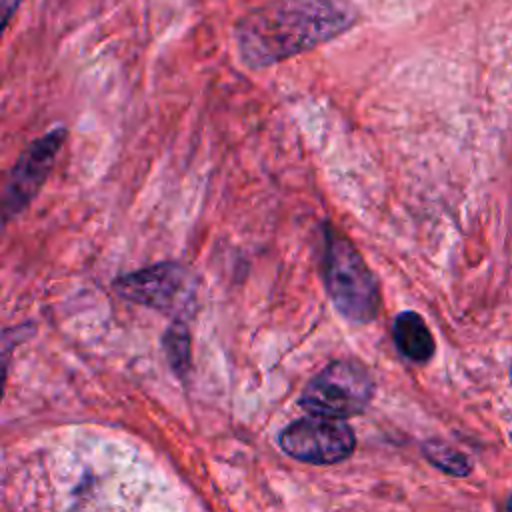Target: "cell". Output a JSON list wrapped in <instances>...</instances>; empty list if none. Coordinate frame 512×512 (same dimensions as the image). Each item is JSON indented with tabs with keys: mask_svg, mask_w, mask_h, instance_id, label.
<instances>
[{
	"mask_svg": "<svg viewBox=\"0 0 512 512\" xmlns=\"http://www.w3.org/2000/svg\"><path fill=\"white\" fill-rule=\"evenodd\" d=\"M356 10L346 0H272L236 24V46L250 68H266L346 32Z\"/></svg>",
	"mask_w": 512,
	"mask_h": 512,
	"instance_id": "cell-1",
	"label": "cell"
},
{
	"mask_svg": "<svg viewBox=\"0 0 512 512\" xmlns=\"http://www.w3.org/2000/svg\"><path fill=\"white\" fill-rule=\"evenodd\" d=\"M510 382H512V366H510Z\"/></svg>",
	"mask_w": 512,
	"mask_h": 512,
	"instance_id": "cell-11",
	"label": "cell"
},
{
	"mask_svg": "<svg viewBox=\"0 0 512 512\" xmlns=\"http://www.w3.org/2000/svg\"><path fill=\"white\" fill-rule=\"evenodd\" d=\"M504 506H506V510H512V494H510V498L506 500V504H504Z\"/></svg>",
	"mask_w": 512,
	"mask_h": 512,
	"instance_id": "cell-10",
	"label": "cell"
},
{
	"mask_svg": "<svg viewBox=\"0 0 512 512\" xmlns=\"http://www.w3.org/2000/svg\"><path fill=\"white\" fill-rule=\"evenodd\" d=\"M422 454L432 466L450 476H468L472 470L470 460L460 450L442 440H426L422 444Z\"/></svg>",
	"mask_w": 512,
	"mask_h": 512,
	"instance_id": "cell-8",
	"label": "cell"
},
{
	"mask_svg": "<svg viewBox=\"0 0 512 512\" xmlns=\"http://www.w3.org/2000/svg\"><path fill=\"white\" fill-rule=\"evenodd\" d=\"M322 276L336 310L350 322H372L380 310V288L358 248L336 228L324 226Z\"/></svg>",
	"mask_w": 512,
	"mask_h": 512,
	"instance_id": "cell-2",
	"label": "cell"
},
{
	"mask_svg": "<svg viewBox=\"0 0 512 512\" xmlns=\"http://www.w3.org/2000/svg\"><path fill=\"white\" fill-rule=\"evenodd\" d=\"M164 350L166 358L172 366V370L184 378L186 372L190 370V334L188 326L182 320H176L170 324V328L164 334Z\"/></svg>",
	"mask_w": 512,
	"mask_h": 512,
	"instance_id": "cell-9",
	"label": "cell"
},
{
	"mask_svg": "<svg viewBox=\"0 0 512 512\" xmlns=\"http://www.w3.org/2000/svg\"><path fill=\"white\" fill-rule=\"evenodd\" d=\"M370 370L352 358H340L324 366L302 390L300 406L308 414L328 418H350L362 414L374 398Z\"/></svg>",
	"mask_w": 512,
	"mask_h": 512,
	"instance_id": "cell-3",
	"label": "cell"
},
{
	"mask_svg": "<svg viewBox=\"0 0 512 512\" xmlns=\"http://www.w3.org/2000/svg\"><path fill=\"white\" fill-rule=\"evenodd\" d=\"M278 444L294 460L330 466L346 460L354 452L356 436L340 418L310 414L284 426Z\"/></svg>",
	"mask_w": 512,
	"mask_h": 512,
	"instance_id": "cell-4",
	"label": "cell"
},
{
	"mask_svg": "<svg viewBox=\"0 0 512 512\" xmlns=\"http://www.w3.org/2000/svg\"><path fill=\"white\" fill-rule=\"evenodd\" d=\"M392 334H394V344L398 352L410 362L424 364L434 356V350H436L434 336L418 312L404 310L396 314Z\"/></svg>",
	"mask_w": 512,
	"mask_h": 512,
	"instance_id": "cell-7",
	"label": "cell"
},
{
	"mask_svg": "<svg viewBox=\"0 0 512 512\" xmlns=\"http://www.w3.org/2000/svg\"><path fill=\"white\" fill-rule=\"evenodd\" d=\"M66 138V128H56L38 140H34L14 162L2 196L4 222L20 214L30 200L38 194L40 186L52 170L54 158L60 152Z\"/></svg>",
	"mask_w": 512,
	"mask_h": 512,
	"instance_id": "cell-5",
	"label": "cell"
},
{
	"mask_svg": "<svg viewBox=\"0 0 512 512\" xmlns=\"http://www.w3.org/2000/svg\"><path fill=\"white\" fill-rule=\"evenodd\" d=\"M112 288L126 300L156 310H176L190 292L188 270L176 262H160L136 272L118 276Z\"/></svg>",
	"mask_w": 512,
	"mask_h": 512,
	"instance_id": "cell-6",
	"label": "cell"
}]
</instances>
